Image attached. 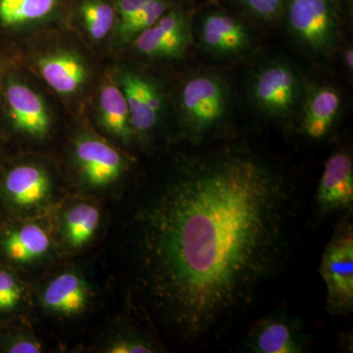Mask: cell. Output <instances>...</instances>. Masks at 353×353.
I'll return each mask as SVG.
<instances>
[{"instance_id": "4316f807", "label": "cell", "mask_w": 353, "mask_h": 353, "mask_svg": "<svg viewBox=\"0 0 353 353\" xmlns=\"http://www.w3.org/2000/svg\"><path fill=\"white\" fill-rule=\"evenodd\" d=\"M10 353H39L41 352V345L34 339H20L8 348Z\"/></svg>"}, {"instance_id": "8fae6325", "label": "cell", "mask_w": 353, "mask_h": 353, "mask_svg": "<svg viewBox=\"0 0 353 353\" xmlns=\"http://www.w3.org/2000/svg\"><path fill=\"white\" fill-rule=\"evenodd\" d=\"M341 106V95L333 85H307L299 118L301 131L315 141L326 138L340 117Z\"/></svg>"}, {"instance_id": "ac0fdd59", "label": "cell", "mask_w": 353, "mask_h": 353, "mask_svg": "<svg viewBox=\"0 0 353 353\" xmlns=\"http://www.w3.org/2000/svg\"><path fill=\"white\" fill-rule=\"evenodd\" d=\"M101 222L99 208L88 202H79L67 208L62 215L63 240L71 250H80L94 239Z\"/></svg>"}, {"instance_id": "277c9868", "label": "cell", "mask_w": 353, "mask_h": 353, "mask_svg": "<svg viewBox=\"0 0 353 353\" xmlns=\"http://www.w3.org/2000/svg\"><path fill=\"white\" fill-rule=\"evenodd\" d=\"M285 24L305 52L328 57L338 48L341 17L336 0H285Z\"/></svg>"}, {"instance_id": "2e32d148", "label": "cell", "mask_w": 353, "mask_h": 353, "mask_svg": "<svg viewBox=\"0 0 353 353\" xmlns=\"http://www.w3.org/2000/svg\"><path fill=\"white\" fill-rule=\"evenodd\" d=\"M38 67L43 80L60 94H72L85 82L88 71L82 59L71 51L44 55Z\"/></svg>"}, {"instance_id": "3957f363", "label": "cell", "mask_w": 353, "mask_h": 353, "mask_svg": "<svg viewBox=\"0 0 353 353\" xmlns=\"http://www.w3.org/2000/svg\"><path fill=\"white\" fill-rule=\"evenodd\" d=\"M306 90L301 72L288 60L278 58L259 64L248 79V97L253 108L284 126L299 121Z\"/></svg>"}, {"instance_id": "52a82bcc", "label": "cell", "mask_w": 353, "mask_h": 353, "mask_svg": "<svg viewBox=\"0 0 353 353\" xmlns=\"http://www.w3.org/2000/svg\"><path fill=\"white\" fill-rule=\"evenodd\" d=\"M192 41L187 14L167 11L152 27L134 38V46L141 54L160 59H179L185 57Z\"/></svg>"}, {"instance_id": "5b68a950", "label": "cell", "mask_w": 353, "mask_h": 353, "mask_svg": "<svg viewBox=\"0 0 353 353\" xmlns=\"http://www.w3.org/2000/svg\"><path fill=\"white\" fill-rule=\"evenodd\" d=\"M327 289L326 308L331 315L347 316L353 309V228L345 221L334 230L319 268Z\"/></svg>"}, {"instance_id": "6da1fadb", "label": "cell", "mask_w": 353, "mask_h": 353, "mask_svg": "<svg viewBox=\"0 0 353 353\" xmlns=\"http://www.w3.org/2000/svg\"><path fill=\"white\" fill-rule=\"evenodd\" d=\"M132 199V294L181 347L221 340L284 270L299 202L279 164L245 141L202 148Z\"/></svg>"}, {"instance_id": "d6986e66", "label": "cell", "mask_w": 353, "mask_h": 353, "mask_svg": "<svg viewBox=\"0 0 353 353\" xmlns=\"http://www.w3.org/2000/svg\"><path fill=\"white\" fill-rule=\"evenodd\" d=\"M99 111L102 125L116 138L127 143L134 136L129 108L122 90L114 83L102 88L99 95Z\"/></svg>"}, {"instance_id": "7402d4cb", "label": "cell", "mask_w": 353, "mask_h": 353, "mask_svg": "<svg viewBox=\"0 0 353 353\" xmlns=\"http://www.w3.org/2000/svg\"><path fill=\"white\" fill-rule=\"evenodd\" d=\"M170 8L167 0H152L138 11L126 24L118 27V36L122 41H130L141 32L152 27Z\"/></svg>"}, {"instance_id": "484cf974", "label": "cell", "mask_w": 353, "mask_h": 353, "mask_svg": "<svg viewBox=\"0 0 353 353\" xmlns=\"http://www.w3.org/2000/svg\"><path fill=\"white\" fill-rule=\"evenodd\" d=\"M152 0H116V10L119 15L118 27L126 24L138 11Z\"/></svg>"}, {"instance_id": "4fadbf2b", "label": "cell", "mask_w": 353, "mask_h": 353, "mask_svg": "<svg viewBox=\"0 0 353 353\" xmlns=\"http://www.w3.org/2000/svg\"><path fill=\"white\" fill-rule=\"evenodd\" d=\"M4 190L15 208L37 212L46 208L52 197L50 176L36 165H20L7 174Z\"/></svg>"}, {"instance_id": "e0dca14e", "label": "cell", "mask_w": 353, "mask_h": 353, "mask_svg": "<svg viewBox=\"0 0 353 353\" xmlns=\"http://www.w3.org/2000/svg\"><path fill=\"white\" fill-rule=\"evenodd\" d=\"M48 231L36 223H28L9 232L3 248L8 259L21 264L32 263L43 259L50 250Z\"/></svg>"}, {"instance_id": "ffe728a7", "label": "cell", "mask_w": 353, "mask_h": 353, "mask_svg": "<svg viewBox=\"0 0 353 353\" xmlns=\"http://www.w3.org/2000/svg\"><path fill=\"white\" fill-rule=\"evenodd\" d=\"M58 0H0V21L18 26L39 21L50 15Z\"/></svg>"}, {"instance_id": "7c38bea8", "label": "cell", "mask_w": 353, "mask_h": 353, "mask_svg": "<svg viewBox=\"0 0 353 353\" xmlns=\"http://www.w3.org/2000/svg\"><path fill=\"white\" fill-rule=\"evenodd\" d=\"M353 203V160L340 150L325 165L317 192V206L322 214L352 208Z\"/></svg>"}, {"instance_id": "9a60e30c", "label": "cell", "mask_w": 353, "mask_h": 353, "mask_svg": "<svg viewBox=\"0 0 353 353\" xmlns=\"http://www.w3.org/2000/svg\"><path fill=\"white\" fill-rule=\"evenodd\" d=\"M11 117L21 131L43 138L50 128V117L41 97L31 88L21 83H11L6 90Z\"/></svg>"}, {"instance_id": "83f0119b", "label": "cell", "mask_w": 353, "mask_h": 353, "mask_svg": "<svg viewBox=\"0 0 353 353\" xmlns=\"http://www.w3.org/2000/svg\"><path fill=\"white\" fill-rule=\"evenodd\" d=\"M343 59H345V64L347 66L348 71L352 72L353 69V50L352 48H348L345 50V55H343Z\"/></svg>"}, {"instance_id": "44dd1931", "label": "cell", "mask_w": 353, "mask_h": 353, "mask_svg": "<svg viewBox=\"0 0 353 353\" xmlns=\"http://www.w3.org/2000/svg\"><path fill=\"white\" fill-rule=\"evenodd\" d=\"M80 10L90 36L95 41L105 38L115 22V11L112 7L102 0H87Z\"/></svg>"}, {"instance_id": "7a4b0ae2", "label": "cell", "mask_w": 353, "mask_h": 353, "mask_svg": "<svg viewBox=\"0 0 353 353\" xmlns=\"http://www.w3.org/2000/svg\"><path fill=\"white\" fill-rule=\"evenodd\" d=\"M233 88L224 74L199 70L183 80L178 108L185 137L194 145L208 143L229 124L233 114Z\"/></svg>"}, {"instance_id": "603a6c76", "label": "cell", "mask_w": 353, "mask_h": 353, "mask_svg": "<svg viewBox=\"0 0 353 353\" xmlns=\"http://www.w3.org/2000/svg\"><path fill=\"white\" fill-rule=\"evenodd\" d=\"M157 347L150 338L139 333L121 334L114 338L105 347L109 353H150L157 352Z\"/></svg>"}, {"instance_id": "d4e9b609", "label": "cell", "mask_w": 353, "mask_h": 353, "mask_svg": "<svg viewBox=\"0 0 353 353\" xmlns=\"http://www.w3.org/2000/svg\"><path fill=\"white\" fill-rule=\"evenodd\" d=\"M22 296V288L12 274L0 270V311L7 312L17 307Z\"/></svg>"}, {"instance_id": "9c48e42d", "label": "cell", "mask_w": 353, "mask_h": 353, "mask_svg": "<svg viewBox=\"0 0 353 353\" xmlns=\"http://www.w3.org/2000/svg\"><path fill=\"white\" fill-rule=\"evenodd\" d=\"M120 85L130 112L132 131L139 134L152 132L161 120L164 99L161 90L152 79L136 72H124Z\"/></svg>"}, {"instance_id": "5bb4252c", "label": "cell", "mask_w": 353, "mask_h": 353, "mask_svg": "<svg viewBox=\"0 0 353 353\" xmlns=\"http://www.w3.org/2000/svg\"><path fill=\"white\" fill-rule=\"evenodd\" d=\"M90 290L85 279L74 271L62 272L46 284L41 303L46 310L59 316L71 317L87 308Z\"/></svg>"}, {"instance_id": "30bf717a", "label": "cell", "mask_w": 353, "mask_h": 353, "mask_svg": "<svg viewBox=\"0 0 353 353\" xmlns=\"http://www.w3.org/2000/svg\"><path fill=\"white\" fill-rule=\"evenodd\" d=\"M75 159L83 182L92 189L115 183L125 170V160L115 148L92 137L78 139Z\"/></svg>"}, {"instance_id": "8992f818", "label": "cell", "mask_w": 353, "mask_h": 353, "mask_svg": "<svg viewBox=\"0 0 353 353\" xmlns=\"http://www.w3.org/2000/svg\"><path fill=\"white\" fill-rule=\"evenodd\" d=\"M243 345L256 353H301L307 350L309 338L301 323L285 311H277L250 327Z\"/></svg>"}, {"instance_id": "ba28073f", "label": "cell", "mask_w": 353, "mask_h": 353, "mask_svg": "<svg viewBox=\"0 0 353 353\" xmlns=\"http://www.w3.org/2000/svg\"><path fill=\"white\" fill-rule=\"evenodd\" d=\"M202 48L215 58L234 59L248 54L252 48L250 30L241 21L224 12H211L199 27Z\"/></svg>"}, {"instance_id": "cb8c5ba5", "label": "cell", "mask_w": 353, "mask_h": 353, "mask_svg": "<svg viewBox=\"0 0 353 353\" xmlns=\"http://www.w3.org/2000/svg\"><path fill=\"white\" fill-rule=\"evenodd\" d=\"M254 17L264 22H274L284 13L285 0H239Z\"/></svg>"}]
</instances>
